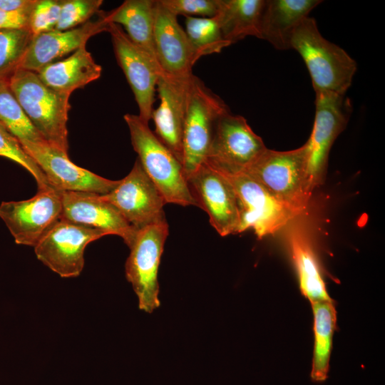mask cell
Returning a JSON list of instances; mask_svg holds the SVG:
<instances>
[{
  "label": "cell",
  "mask_w": 385,
  "mask_h": 385,
  "mask_svg": "<svg viewBox=\"0 0 385 385\" xmlns=\"http://www.w3.org/2000/svg\"><path fill=\"white\" fill-rule=\"evenodd\" d=\"M61 3L62 0H36L29 22V29L33 36L56 29Z\"/></svg>",
  "instance_id": "obj_31"
},
{
  "label": "cell",
  "mask_w": 385,
  "mask_h": 385,
  "mask_svg": "<svg viewBox=\"0 0 385 385\" xmlns=\"http://www.w3.org/2000/svg\"><path fill=\"white\" fill-rule=\"evenodd\" d=\"M154 45L158 62L164 75L173 78H190L198 60L185 31L177 16L155 0Z\"/></svg>",
  "instance_id": "obj_16"
},
{
  "label": "cell",
  "mask_w": 385,
  "mask_h": 385,
  "mask_svg": "<svg viewBox=\"0 0 385 385\" xmlns=\"http://www.w3.org/2000/svg\"><path fill=\"white\" fill-rule=\"evenodd\" d=\"M155 2V0H126L118 7L105 13V17L108 23L123 26L130 41L162 71L154 45Z\"/></svg>",
  "instance_id": "obj_22"
},
{
  "label": "cell",
  "mask_w": 385,
  "mask_h": 385,
  "mask_svg": "<svg viewBox=\"0 0 385 385\" xmlns=\"http://www.w3.org/2000/svg\"><path fill=\"white\" fill-rule=\"evenodd\" d=\"M36 0H0V9L5 11H26L31 9Z\"/></svg>",
  "instance_id": "obj_34"
},
{
  "label": "cell",
  "mask_w": 385,
  "mask_h": 385,
  "mask_svg": "<svg viewBox=\"0 0 385 385\" xmlns=\"http://www.w3.org/2000/svg\"><path fill=\"white\" fill-rule=\"evenodd\" d=\"M319 0H268L262 11L259 38L275 48H290V39L296 27L318 6Z\"/></svg>",
  "instance_id": "obj_20"
},
{
  "label": "cell",
  "mask_w": 385,
  "mask_h": 385,
  "mask_svg": "<svg viewBox=\"0 0 385 385\" xmlns=\"http://www.w3.org/2000/svg\"><path fill=\"white\" fill-rule=\"evenodd\" d=\"M123 118L128 127L131 143L138 158L165 202L184 207H197L190 192L182 163L138 115L127 113Z\"/></svg>",
  "instance_id": "obj_3"
},
{
  "label": "cell",
  "mask_w": 385,
  "mask_h": 385,
  "mask_svg": "<svg viewBox=\"0 0 385 385\" xmlns=\"http://www.w3.org/2000/svg\"><path fill=\"white\" fill-rule=\"evenodd\" d=\"M0 124L19 142L45 141L13 94L8 78L0 79Z\"/></svg>",
  "instance_id": "obj_26"
},
{
  "label": "cell",
  "mask_w": 385,
  "mask_h": 385,
  "mask_svg": "<svg viewBox=\"0 0 385 385\" xmlns=\"http://www.w3.org/2000/svg\"><path fill=\"white\" fill-rule=\"evenodd\" d=\"M225 175L231 182L237 196L238 233L252 229L262 239L276 233L295 217L287 207L247 174Z\"/></svg>",
  "instance_id": "obj_11"
},
{
  "label": "cell",
  "mask_w": 385,
  "mask_h": 385,
  "mask_svg": "<svg viewBox=\"0 0 385 385\" xmlns=\"http://www.w3.org/2000/svg\"><path fill=\"white\" fill-rule=\"evenodd\" d=\"M288 243L303 295L311 303L331 300L317 253L307 234L299 228H293L289 233Z\"/></svg>",
  "instance_id": "obj_23"
},
{
  "label": "cell",
  "mask_w": 385,
  "mask_h": 385,
  "mask_svg": "<svg viewBox=\"0 0 385 385\" xmlns=\"http://www.w3.org/2000/svg\"><path fill=\"white\" fill-rule=\"evenodd\" d=\"M229 111L220 97L192 76L183 134L182 165L187 179L205 162L216 122Z\"/></svg>",
  "instance_id": "obj_5"
},
{
  "label": "cell",
  "mask_w": 385,
  "mask_h": 385,
  "mask_svg": "<svg viewBox=\"0 0 385 385\" xmlns=\"http://www.w3.org/2000/svg\"><path fill=\"white\" fill-rule=\"evenodd\" d=\"M9 87L34 127L43 140L68 152V113L71 95L45 85L37 73L17 68L9 78Z\"/></svg>",
  "instance_id": "obj_2"
},
{
  "label": "cell",
  "mask_w": 385,
  "mask_h": 385,
  "mask_svg": "<svg viewBox=\"0 0 385 385\" xmlns=\"http://www.w3.org/2000/svg\"><path fill=\"white\" fill-rule=\"evenodd\" d=\"M115 56L133 93L139 117L148 123L151 119L157 82L162 71L143 50L133 43L123 28L109 23Z\"/></svg>",
  "instance_id": "obj_15"
},
{
  "label": "cell",
  "mask_w": 385,
  "mask_h": 385,
  "mask_svg": "<svg viewBox=\"0 0 385 385\" xmlns=\"http://www.w3.org/2000/svg\"><path fill=\"white\" fill-rule=\"evenodd\" d=\"M101 71V66L96 63L85 44L68 57L46 66L37 74L49 88L71 95L73 91L98 79Z\"/></svg>",
  "instance_id": "obj_21"
},
{
  "label": "cell",
  "mask_w": 385,
  "mask_h": 385,
  "mask_svg": "<svg viewBox=\"0 0 385 385\" xmlns=\"http://www.w3.org/2000/svg\"><path fill=\"white\" fill-rule=\"evenodd\" d=\"M25 152L58 191L87 192L106 195L120 183L98 175L71 162L66 152L46 141L20 142Z\"/></svg>",
  "instance_id": "obj_13"
},
{
  "label": "cell",
  "mask_w": 385,
  "mask_h": 385,
  "mask_svg": "<svg viewBox=\"0 0 385 385\" xmlns=\"http://www.w3.org/2000/svg\"><path fill=\"white\" fill-rule=\"evenodd\" d=\"M185 31L198 59L205 55L220 53L230 45L224 39L215 16H186Z\"/></svg>",
  "instance_id": "obj_27"
},
{
  "label": "cell",
  "mask_w": 385,
  "mask_h": 385,
  "mask_svg": "<svg viewBox=\"0 0 385 385\" xmlns=\"http://www.w3.org/2000/svg\"><path fill=\"white\" fill-rule=\"evenodd\" d=\"M62 200L61 219L101 230L120 237L128 247L138 230L131 226L111 203L101 195L87 192L60 191Z\"/></svg>",
  "instance_id": "obj_17"
},
{
  "label": "cell",
  "mask_w": 385,
  "mask_h": 385,
  "mask_svg": "<svg viewBox=\"0 0 385 385\" xmlns=\"http://www.w3.org/2000/svg\"><path fill=\"white\" fill-rule=\"evenodd\" d=\"M265 2V0H219L215 17L224 39L232 44L248 36L259 38Z\"/></svg>",
  "instance_id": "obj_24"
},
{
  "label": "cell",
  "mask_w": 385,
  "mask_h": 385,
  "mask_svg": "<svg viewBox=\"0 0 385 385\" xmlns=\"http://www.w3.org/2000/svg\"><path fill=\"white\" fill-rule=\"evenodd\" d=\"M168 10L176 16H198L211 18L215 16L218 11L219 0H160Z\"/></svg>",
  "instance_id": "obj_32"
},
{
  "label": "cell",
  "mask_w": 385,
  "mask_h": 385,
  "mask_svg": "<svg viewBox=\"0 0 385 385\" xmlns=\"http://www.w3.org/2000/svg\"><path fill=\"white\" fill-rule=\"evenodd\" d=\"M187 181L197 207L207 212L210 225L219 235L238 233L237 200L228 178L204 163Z\"/></svg>",
  "instance_id": "obj_14"
},
{
  "label": "cell",
  "mask_w": 385,
  "mask_h": 385,
  "mask_svg": "<svg viewBox=\"0 0 385 385\" xmlns=\"http://www.w3.org/2000/svg\"><path fill=\"white\" fill-rule=\"evenodd\" d=\"M32 37L29 29H0V79L19 68Z\"/></svg>",
  "instance_id": "obj_28"
},
{
  "label": "cell",
  "mask_w": 385,
  "mask_h": 385,
  "mask_svg": "<svg viewBox=\"0 0 385 385\" xmlns=\"http://www.w3.org/2000/svg\"><path fill=\"white\" fill-rule=\"evenodd\" d=\"M102 0H62L59 19L56 30L65 31L88 22L99 13Z\"/></svg>",
  "instance_id": "obj_30"
},
{
  "label": "cell",
  "mask_w": 385,
  "mask_h": 385,
  "mask_svg": "<svg viewBox=\"0 0 385 385\" xmlns=\"http://www.w3.org/2000/svg\"><path fill=\"white\" fill-rule=\"evenodd\" d=\"M315 117L306 145V177L309 192L324 182L329 153L345 128L351 104L345 95L316 93Z\"/></svg>",
  "instance_id": "obj_7"
},
{
  "label": "cell",
  "mask_w": 385,
  "mask_h": 385,
  "mask_svg": "<svg viewBox=\"0 0 385 385\" xmlns=\"http://www.w3.org/2000/svg\"><path fill=\"white\" fill-rule=\"evenodd\" d=\"M33 8L26 11L0 9V29H29V18Z\"/></svg>",
  "instance_id": "obj_33"
},
{
  "label": "cell",
  "mask_w": 385,
  "mask_h": 385,
  "mask_svg": "<svg viewBox=\"0 0 385 385\" xmlns=\"http://www.w3.org/2000/svg\"><path fill=\"white\" fill-rule=\"evenodd\" d=\"M106 232L60 219L34 247L37 259L63 278L76 277L84 267V252Z\"/></svg>",
  "instance_id": "obj_9"
},
{
  "label": "cell",
  "mask_w": 385,
  "mask_h": 385,
  "mask_svg": "<svg viewBox=\"0 0 385 385\" xmlns=\"http://www.w3.org/2000/svg\"><path fill=\"white\" fill-rule=\"evenodd\" d=\"M101 196L137 230L166 222L164 211L166 202L138 158L119 184L111 192Z\"/></svg>",
  "instance_id": "obj_12"
},
{
  "label": "cell",
  "mask_w": 385,
  "mask_h": 385,
  "mask_svg": "<svg viewBox=\"0 0 385 385\" xmlns=\"http://www.w3.org/2000/svg\"><path fill=\"white\" fill-rule=\"evenodd\" d=\"M290 48L297 51L304 61L315 93L345 95L356 63L343 48L322 36L314 19L308 16L296 27Z\"/></svg>",
  "instance_id": "obj_1"
},
{
  "label": "cell",
  "mask_w": 385,
  "mask_h": 385,
  "mask_svg": "<svg viewBox=\"0 0 385 385\" xmlns=\"http://www.w3.org/2000/svg\"><path fill=\"white\" fill-rule=\"evenodd\" d=\"M0 156L10 159L28 170L34 178L38 190L50 186L35 161L25 152L19 140L0 124Z\"/></svg>",
  "instance_id": "obj_29"
},
{
  "label": "cell",
  "mask_w": 385,
  "mask_h": 385,
  "mask_svg": "<svg viewBox=\"0 0 385 385\" xmlns=\"http://www.w3.org/2000/svg\"><path fill=\"white\" fill-rule=\"evenodd\" d=\"M61 192L52 187L38 190L30 199L4 201L0 218L17 245L35 247L43 236L61 219Z\"/></svg>",
  "instance_id": "obj_10"
},
{
  "label": "cell",
  "mask_w": 385,
  "mask_h": 385,
  "mask_svg": "<svg viewBox=\"0 0 385 385\" xmlns=\"http://www.w3.org/2000/svg\"><path fill=\"white\" fill-rule=\"evenodd\" d=\"M314 313V345L311 379L323 382L328 377L333 334L336 328L337 312L331 300L312 303Z\"/></svg>",
  "instance_id": "obj_25"
},
{
  "label": "cell",
  "mask_w": 385,
  "mask_h": 385,
  "mask_svg": "<svg viewBox=\"0 0 385 385\" xmlns=\"http://www.w3.org/2000/svg\"><path fill=\"white\" fill-rule=\"evenodd\" d=\"M192 76L185 79L160 76L156 86L160 104L151 115L154 133L181 163L187 98Z\"/></svg>",
  "instance_id": "obj_19"
},
{
  "label": "cell",
  "mask_w": 385,
  "mask_h": 385,
  "mask_svg": "<svg viewBox=\"0 0 385 385\" xmlns=\"http://www.w3.org/2000/svg\"><path fill=\"white\" fill-rule=\"evenodd\" d=\"M108 24L105 13L101 11L97 19L89 20L78 27L65 31L54 29L33 36L19 68L38 73L86 44L91 36L107 31Z\"/></svg>",
  "instance_id": "obj_18"
},
{
  "label": "cell",
  "mask_w": 385,
  "mask_h": 385,
  "mask_svg": "<svg viewBox=\"0 0 385 385\" xmlns=\"http://www.w3.org/2000/svg\"><path fill=\"white\" fill-rule=\"evenodd\" d=\"M168 234L167 221L146 226L138 230L129 247L125 277L138 298L139 309L148 313L160 305L158 273Z\"/></svg>",
  "instance_id": "obj_8"
},
{
  "label": "cell",
  "mask_w": 385,
  "mask_h": 385,
  "mask_svg": "<svg viewBox=\"0 0 385 385\" xmlns=\"http://www.w3.org/2000/svg\"><path fill=\"white\" fill-rule=\"evenodd\" d=\"M267 148L247 120L229 111L216 122L205 163L225 175L242 173Z\"/></svg>",
  "instance_id": "obj_6"
},
{
  "label": "cell",
  "mask_w": 385,
  "mask_h": 385,
  "mask_svg": "<svg viewBox=\"0 0 385 385\" xmlns=\"http://www.w3.org/2000/svg\"><path fill=\"white\" fill-rule=\"evenodd\" d=\"M262 185L295 217L307 208L312 193L306 177V145L288 151L267 148L244 173Z\"/></svg>",
  "instance_id": "obj_4"
}]
</instances>
